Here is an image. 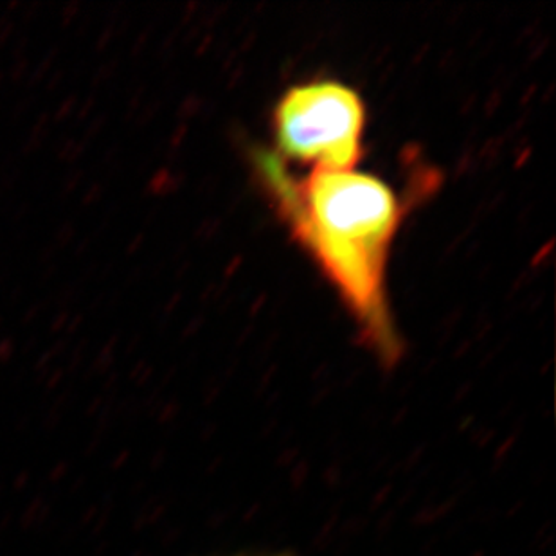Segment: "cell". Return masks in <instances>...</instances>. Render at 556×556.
<instances>
[{"instance_id": "cell-8", "label": "cell", "mask_w": 556, "mask_h": 556, "mask_svg": "<svg viewBox=\"0 0 556 556\" xmlns=\"http://www.w3.org/2000/svg\"><path fill=\"white\" fill-rule=\"evenodd\" d=\"M106 123H109L106 114H98V116L92 117V122L85 128L81 142L89 144L90 141H94L96 137L100 136L101 131L105 130Z\"/></svg>"}, {"instance_id": "cell-29", "label": "cell", "mask_w": 556, "mask_h": 556, "mask_svg": "<svg viewBox=\"0 0 556 556\" xmlns=\"http://www.w3.org/2000/svg\"><path fill=\"white\" fill-rule=\"evenodd\" d=\"M81 325H84V315H71V319H68L67 326H65V333H76L81 328Z\"/></svg>"}, {"instance_id": "cell-2", "label": "cell", "mask_w": 556, "mask_h": 556, "mask_svg": "<svg viewBox=\"0 0 556 556\" xmlns=\"http://www.w3.org/2000/svg\"><path fill=\"white\" fill-rule=\"evenodd\" d=\"M366 106L337 81L298 85L274 111L276 141L283 155L314 168L353 169L363 157Z\"/></svg>"}, {"instance_id": "cell-44", "label": "cell", "mask_w": 556, "mask_h": 556, "mask_svg": "<svg viewBox=\"0 0 556 556\" xmlns=\"http://www.w3.org/2000/svg\"><path fill=\"white\" fill-rule=\"evenodd\" d=\"M0 326H2V319H0Z\"/></svg>"}, {"instance_id": "cell-24", "label": "cell", "mask_w": 556, "mask_h": 556, "mask_svg": "<svg viewBox=\"0 0 556 556\" xmlns=\"http://www.w3.org/2000/svg\"><path fill=\"white\" fill-rule=\"evenodd\" d=\"M56 256H59V249L54 248V243L51 242L40 251L38 260H40V263H43V265H49V263H54Z\"/></svg>"}, {"instance_id": "cell-28", "label": "cell", "mask_w": 556, "mask_h": 556, "mask_svg": "<svg viewBox=\"0 0 556 556\" xmlns=\"http://www.w3.org/2000/svg\"><path fill=\"white\" fill-rule=\"evenodd\" d=\"M92 248V237H85L76 243V248H74V257L85 256L87 252Z\"/></svg>"}, {"instance_id": "cell-13", "label": "cell", "mask_w": 556, "mask_h": 556, "mask_svg": "<svg viewBox=\"0 0 556 556\" xmlns=\"http://www.w3.org/2000/svg\"><path fill=\"white\" fill-rule=\"evenodd\" d=\"M78 98L76 96H68L65 100L62 101V105L59 106V111L54 114V122H65L68 117L74 116V112H76V106H78Z\"/></svg>"}, {"instance_id": "cell-36", "label": "cell", "mask_w": 556, "mask_h": 556, "mask_svg": "<svg viewBox=\"0 0 556 556\" xmlns=\"http://www.w3.org/2000/svg\"><path fill=\"white\" fill-rule=\"evenodd\" d=\"M229 556H294V555H289V553L257 552V553H237V555H229Z\"/></svg>"}, {"instance_id": "cell-27", "label": "cell", "mask_w": 556, "mask_h": 556, "mask_svg": "<svg viewBox=\"0 0 556 556\" xmlns=\"http://www.w3.org/2000/svg\"><path fill=\"white\" fill-rule=\"evenodd\" d=\"M38 11H40V4H37V2L24 5V11H22V21L29 24V22H33L35 18H37Z\"/></svg>"}, {"instance_id": "cell-10", "label": "cell", "mask_w": 556, "mask_h": 556, "mask_svg": "<svg viewBox=\"0 0 556 556\" xmlns=\"http://www.w3.org/2000/svg\"><path fill=\"white\" fill-rule=\"evenodd\" d=\"M29 71H31V67H29L27 59H16L13 65H11L10 71H8V78H10L13 84H22V81L27 78Z\"/></svg>"}, {"instance_id": "cell-23", "label": "cell", "mask_w": 556, "mask_h": 556, "mask_svg": "<svg viewBox=\"0 0 556 556\" xmlns=\"http://www.w3.org/2000/svg\"><path fill=\"white\" fill-rule=\"evenodd\" d=\"M43 147V141L37 139V137H27L26 141L22 142L21 152L24 155H31V153L38 152Z\"/></svg>"}, {"instance_id": "cell-11", "label": "cell", "mask_w": 556, "mask_h": 556, "mask_svg": "<svg viewBox=\"0 0 556 556\" xmlns=\"http://www.w3.org/2000/svg\"><path fill=\"white\" fill-rule=\"evenodd\" d=\"M85 180V172L84 169H74L71 174H67L65 180H63L62 185V197H68V194H73L76 189L81 186V182Z\"/></svg>"}, {"instance_id": "cell-4", "label": "cell", "mask_w": 556, "mask_h": 556, "mask_svg": "<svg viewBox=\"0 0 556 556\" xmlns=\"http://www.w3.org/2000/svg\"><path fill=\"white\" fill-rule=\"evenodd\" d=\"M84 294V287L81 285L74 283L65 285L59 290V294L54 295V305L60 306L62 309H68L76 303V301Z\"/></svg>"}, {"instance_id": "cell-40", "label": "cell", "mask_w": 556, "mask_h": 556, "mask_svg": "<svg viewBox=\"0 0 556 556\" xmlns=\"http://www.w3.org/2000/svg\"><path fill=\"white\" fill-rule=\"evenodd\" d=\"M8 276H10V274L5 273L4 268H2V265H0V283H4L5 279H8Z\"/></svg>"}, {"instance_id": "cell-21", "label": "cell", "mask_w": 556, "mask_h": 556, "mask_svg": "<svg viewBox=\"0 0 556 556\" xmlns=\"http://www.w3.org/2000/svg\"><path fill=\"white\" fill-rule=\"evenodd\" d=\"M35 103H37L35 96L22 98V100L16 103L15 109H13V119H21L22 116H26L27 112L31 111L33 106H35Z\"/></svg>"}, {"instance_id": "cell-22", "label": "cell", "mask_w": 556, "mask_h": 556, "mask_svg": "<svg viewBox=\"0 0 556 556\" xmlns=\"http://www.w3.org/2000/svg\"><path fill=\"white\" fill-rule=\"evenodd\" d=\"M15 31V22L10 16H0V46H4Z\"/></svg>"}, {"instance_id": "cell-6", "label": "cell", "mask_w": 556, "mask_h": 556, "mask_svg": "<svg viewBox=\"0 0 556 556\" xmlns=\"http://www.w3.org/2000/svg\"><path fill=\"white\" fill-rule=\"evenodd\" d=\"M116 68L117 60L101 63L100 67L96 68L94 74H92V78H90V87L98 89L101 85H105L114 76Z\"/></svg>"}, {"instance_id": "cell-41", "label": "cell", "mask_w": 556, "mask_h": 556, "mask_svg": "<svg viewBox=\"0 0 556 556\" xmlns=\"http://www.w3.org/2000/svg\"><path fill=\"white\" fill-rule=\"evenodd\" d=\"M16 8H21V2H10L8 4V10H16Z\"/></svg>"}, {"instance_id": "cell-35", "label": "cell", "mask_w": 556, "mask_h": 556, "mask_svg": "<svg viewBox=\"0 0 556 556\" xmlns=\"http://www.w3.org/2000/svg\"><path fill=\"white\" fill-rule=\"evenodd\" d=\"M13 352V342L10 339H5V341L0 342V358H8Z\"/></svg>"}, {"instance_id": "cell-42", "label": "cell", "mask_w": 556, "mask_h": 556, "mask_svg": "<svg viewBox=\"0 0 556 556\" xmlns=\"http://www.w3.org/2000/svg\"><path fill=\"white\" fill-rule=\"evenodd\" d=\"M33 344H35V341L31 339V341L27 342V350H31Z\"/></svg>"}, {"instance_id": "cell-17", "label": "cell", "mask_w": 556, "mask_h": 556, "mask_svg": "<svg viewBox=\"0 0 556 556\" xmlns=\"http://www.w3.org/2000/svg\"><path fill=\"white\" fill-rule=\"evenodd\" d=\"M79 13H81V4L79 2H67V4L63 5L62 10V26H73Z\"/></svg>"}, {"instance_id": "cell-26", "label": "cell", "mask_w": 556, "mask_h": 556, "mask_svg": "<svg viewBox=\"0 0 556 556\" xmlns=\"http://www.w3.org/2000/svg\"><path fill=\"white\" fill-rule=\"evenodd\" d=\"M27 46H29V37L18 38V40H16L15 48H13V51H11L13 59H26L24 51H26Z\"/></svg>"}, {"instance_id": "cell-19", "label": "cell", "mask_w": 556, "mask_h": 556, "mask_svg": "<svg viewBox=\"0 0 556 556\" xmlns=\"http://www.w3.org/2000/svg\"><path fill=\"white\" fill-rule=\"evenodd\" d=\"M68 319H71V309H60L59 314L54 315L53 320H51L49 331H51V333L65 331V326H67Z\"/></svg>"}, {"instance_id": "cell-3", "label": "cell", "mask_w": 556, "mask_h": 556, "mask_svg": "<svg viewBox=\"0 0 556 556\" xmlns=\"http://www.w3.org/2000/svg\"><path fill=\"white\" fill-rule=\"evenodd\" d=\"M59 54L60 48H56V46H53V48L49 49L48 53H46V56H43V59L38 62L37 67L31 68L29 74H27V87H37V85L40 84L42 79H46V76H49V74L53 73V65L54 62H56V59H59Z\"/></svg>"}, {"instance_id": "cell-30", "label": "cell", "mask_w": 556, "mask_h": 556, "mask_svg": "<svg viewBox=\"0 0 556 556\" xmlns=\"http://www.w3.org/2000/svg\"><path fill=\"white\" fill-rule=\"evenodd\" d=\"M114 268H116V262L114 260H109V262L103 263L100 268H98V279L100 281H105L112 273H114Z\"/></svg>"}, {"instance_id": "cell-31", "label": "cell", "mask_w": 556, "mask_h": 556, "mask_svg": "<svg viewBox=\"0 0 556 556\" xmlns=\"http://www.w3.org/2000/svg\"><path fill=\"white\" fill-rule=\"evenodd\" d=\"M56 274H59V265H56V263H49V265H43L40 279H42V281H51Z\"/></svg>"}, {"instance_id": "cell-33", "label": "cell", "mask_w": 556, "mask_h": 556, "mask_svg": "<svg viewBox=\"0 0 556 556\" xmlns=\"http://www.w3.org/2000/svg\"><path fill=\"white\" fill-rule=\"evenodd\" d=\"M31 213V205L27 204H21L18 207H16L15 213H13V218L11 220L13 222H21L22 218H26L27 215Z\"/></svg>"}, {"instance_id": "cell-38", "label": "cell", "mask_w": 556, "mask_h": 556, "mask_svg": "<svg viewBox=\"0 0 556 556\" xmlns=\"http://www.w3.org/2000/svg\"><path fill=\"white\" fill-rule=\"evenodd\" d=\"M139 245H141V237L136 238V240H134V242L128 245V249H126V254H134Z\"/></svg>"}, {"instance_id": "cell-14", "label": "cell", "mask_w": 556, "mask_h": 556, "mask_svg": "<svg viewBox=\"0 0 556 556\" xmlns=\"http://www.w3.org/2000/svg\"><path fill=\"white\" fill-rule=\"evenodd\" d=\"M101 164L105 166L106 174L109 175L117 172L119 166H122V164H119V148H106L105 152H103V155H101Z\"/></svg>"}, {"instance_id": "cell-15", "label": "cell", "mask_w": 556, "mask_h": 556, "mask_svg": "<svg viewBox=\"0 0 556 556\" xmlns=\"http://www.w3.org/2000/svg\"><path fill=\"white\" fill-rule=\"evenodd\" d=\"M114 24H106L103 29H101L100 37L96 40L94 49L96 53H103L106 49L111 48L112 40H114Z\"/></svg>"}, {"instance_id": "cell-20", "label": "cell", "mask_w": 556, "mask_h": 556, "mask_svg": "<svg viewBox=\"0 0 556 556\" xmlns=\"http://www.w3.org/2000/svg\"><path fill=\"white\" fill-rule=\"evenodd\" d=\"M18 180H21V174H18V169H10V172H4L2 179H0V193H8V191H11V189L15 188Z\"/></svg>"}, {"instance_id": "cell-43", "label": "cell", "mask_w": 556, "mask_h": 556, "mask_svg": "<svg viewBox=\"0 0 556 556\" xmlns=\"http://www.w3.org/2000/svg\"><path fill=\"white\" fill-rule=\"evenodd\" d=\"M2 81H4V74L0 73V87H2Z\"/></svg>"}, {"instance_id": "cell-5", "label": "cell", "mask_w": 556, "mask_h": 556, "mask_svg": "<svg viewBox=\"0 0 556 556\" xmlns=\"http://www.w3.org/2000/svg\"><path fill=\"white\" fill-rule=\"evenodd\" d=\"M85 150H87V144H84V142L76 141V139H63L60 142L56 155H59L62 163H73V161L84 155Z\"/></svg>"}, {"instance_id": "cell-34", "label": "cell", "mask_w": 556, "mask_h": 556, "mask_svg": "<svg viewBox=\"0 0 556 556\" xmlns=\"http://www.w3.org/2000/svg\"><path fill=\"white\" fill-rule=\"evenodd\" d=\"M122 301V294L119 292H114V294H106V301H105V312H109V309L116 308L117 303Z\"/></svg>"}, {"instance_id": "cell-39", "label": "cell", "mask_w": 556, "mask_h": 556, "mask_svg": "<svg viewBox=\"0 0 556 556\" xmlns=\"http://www.w3.org/2000/svg\"><path fill=\"white\" fill-rule=\"evenodd\" d=\"M22 294H24V290H22V287H16V289L13 290V294H11V303H18V300H21Z\"/></svg>"}, {"instance_id": "cell-9", "label": "cell", "mask_w": 556, "mask_h": 556, "mask_svg": "<svg viewBox=\"0 0 556 556\" xmlns=\"http://www.w3.org/2000/svg\"><path fill=\"white\" fill-rule=\"evenodd\" d=\"M74 237H76V227L73 224H62L59 227V231L54 232V248L65 249L67 245L73 243Z\"/></svg>"}, {"instance_id": "cell-37", "label": "cell", "mask_w": 556, "mask_h": 556, "mask_svg": "<svg viewBox=\"0 0 556 556\" xmlns=\"http://www.w3.org/2000/svg\"><path fill=\"white\" fill-rule=\"evenodd\" d=\"M90 16H85L84 18V22H81V24H79L78 26V31H76V35H78V37H81V35H85V33H87V29H89L90 27Z\"/></svg>"}, {"instance_id": "cell-7", "label": "cell", "mask_w": 556, "mask_h": 556, "mask_svg": "<svg viewBox=\"0 0 556 556\" xmlns=\"http://www.w3.org/2000/svg\"><path fill=\"white\" fill-rule=\"evenodd\" d=\"M51 125H53V119H51L48 112H42V114H38L37 122L33 125L29 136L37 137L40 141L46 142L48 137L51 136Z\"/></svg>"}, {"instance_id": "cell-25", "label": "cell", "mask_w": 556, "mask_h": 556, "mask_svg": "<svg viewBox=\"0 0 556 556\" xmlns=\"http://www.w3.org/2000/svg\"><path fill=\"white\" fill-rule=\"evenodd\" d=\"M63 79H65V73H63L62 68L53 71V73L49 74L46 90H48V92H53V90L60 89V85L63 84Z\"/></svg>"}, {"instance_id": "cell-18", "label": "cell", "mask_w": 556, "mask_h": 556, "mask_svg": "<svg viewBox=\"0 0 556 556\" xmlns=\"http://www.w3.org/2000/svg\"><path fill=\"white\" fill-rule=\"evenodd\" d=\"M46 308H48V300L33 303V305L24 312V315H22V325H31V323H35Z\"/></svg>"}, {"instance_id": "cell-1", "label": "cell", "mask_w": 556, "mask_h": 556, "mask_svg": "<svg viewBox=\"0 0 556 556\" xmlns=\"http://www.w3.org/2000/svg\"><path fill=\"white\" fill-rule=\"evenodd\" d=\"M263 185L285 222L341 292L369 344L393 363L400 355L386 300V263L402 207L386 182L353 169L314 168L290 177L274 155H260Z\"/></svg>"}, {"instance_id": "cell-16", "label": "cell", "mask_w": 556, "mask_h": 556, "mask_svg": "<svg viewBox=\"0 0 556 556\" xmlns=\"http://www.w3.org/2000/svg\"><path fill=\"white\" fill-rule=\"evenodd\" d=\"M103 194H105V188H103V185L94 182V185H90L89 188L85 189L84 197H81V204H96V202H100V200L103 199Z\"/></svg>"}, {"instance_id": "cell-12", "label": "cell", "mask_w": 556, "mask_h": 556, "mask_svg": "<svg viewBox=\"0 0 556 556\" xmlns=\"http://www.w3.org/2000/svg\"><path fill=\"white\" fill-rule=\"evenodd\" d=\"M96 105H98L96 96H87L81 103H78L76 112H74V119H76V123L85 122L87 117L92 116V112L96 111Z\"/></svg>"}, {"instance_id": "cell-32", "label": "cell", "mask_w": 556, "mask_h": 556, "mask_svg": "<svg viewBox=\"0 0 556 556\" xmlns=\"http://www.w3.org/2000/svg\"><path fill=\"white\" fill-rule=\"evenodd\" d=\"M106 292L96 295L94 300L90 301V312H105Z\"/></svg>"}]
</instances>
